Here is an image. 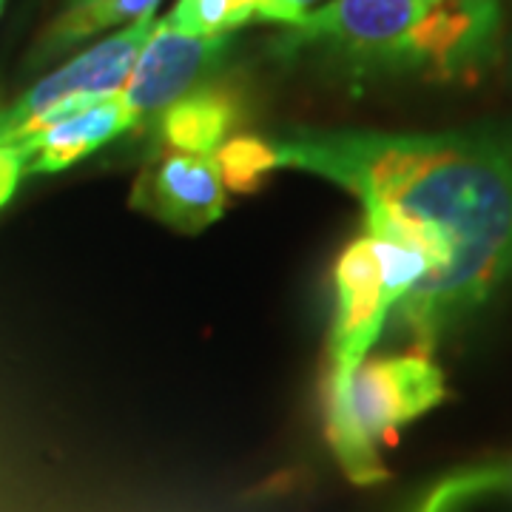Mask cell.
<instances>
[{
  "mask_svg": "<svg viewBox=\"0 0 512 512\" xmlns=\"http://www.w3.org/2000/svg\"><path fill=\"white\" fill-rule=\"evenodd\" d=\"M268 148L274 168L356 194L370 234L427 254L430 274L399 305L424 348L512 276V134L299 131Z\"/></svg>",
  "mask_w": 512,
  "mask_h": 512,
  "instance_id": "6da1fadb",
  "label": "cell"
},
{
  "mask_svg": "<svg viewBox=\"0 0 512 512\" xmlns=\"http://www.w3.org/2000/svg\"><path fill=\"white\" fill-rule=\"evenodd\" d=\"M498 32V0H330L291 26L279 46L458 77L493 60Z\"/></svg>",
  "mask_w": 512,
  "mask_h": 512,
  "instance_id": "7a4b0ae2",
  "label": "cell"
},
{
  "mask_svg": "<svg viewBox=\"0 0 512 512\" xmlns=\"http://www.w3.org/2000/svg\"><path fill=\"white\" fill-rule=\"evenodd\" d=\"M444 399V376L427 353L362 362L339 387H328V441L353 484L387 476L379 444Z\"/></svg>",
  "mask_w": 512,
  "mask_h": 512,
  "instance_id": "3957f363",
  "label": "cell"
},
{
  "mask_svg": "<svg viewBox=\"0 0 512 512\" xmlns=\"http://www.w3.org/2000/svg\"><path fill=\"white\" fill-rule=\"evenodd\" d=\"M154 26H157L154 15L128 23L120 32L72 57L66 66L37 80L12 106L0 109V146H15L20 137H26L57 109L92 103L123 92Z\"/></svg>",
  "mask_w": 512,
  "mask_h": 512,
  "instance_id": "277c9868",
  "label": "cell"
},
{
  "mask_svg": "<svg viewBox=\"0 0 512 512\" xmlns=\"http://www.w3.org/2000/svg\"><path fill=\"white\" fill-rule=\"evenodd\" d=\"M399 296L384 285L373 239L350 242L336 262V319L330 330V382L339 387L365 362Z\"/></svg>",
  "mask_w": 512,
  "mask_h": 512,
  "instance_id": "5b68a950",
  "label": "cell"
},
{
  "mask_svg": "<svg viewBox=\"0 0 512 512\" xmlns=\"http://www.w3.org/2000/svg\"><path fill=\"white\" fill-rule=\"evenodd\" d=\"M225 49L228 37L185 35L171 29L165 20H157L120 97L137 123L163 114L185 94H191L202 77L220 63Z\"/></svg>",
  "mask_w": 512,
  "mask_h": 512,
  "instance_id": "8992f818",
  "label": "cell"
},
{
  "mask_svg": "<svg viewBox=\"0 0 512 512\" xmlns=\"http://www.w3.org/2000/svg\"><path fill=\"white\" fill-rule=\"evenodd\" d=\"M134 126H137V117L123 103V97L111 94L103 100L57 109L9 148L18 151L26 177L55 174L89 157L92 151L106 146Z\"/></svg>",
  "mask_w": 512,
  "mask_h": 512,
  "instance_id": "52a82bcc",
  "label": "cell"
},
{
  "mask_svg": "<svg viewBox=\"0 0 512 512\" xmlns=\"http://www.w3.org/2000/svg\"><path fill=\"white\" fill-rule=\"evenodd\" d=\"M134 205L188 234L208 228L225 208V180L217 157L171 151L140 177Z\"/></svg>",
  "mask_w": 512,
  "mask_h": 512,
  "instance_id": "ba28073f",
  "label": "cell"
},
{
  "mask_svg": "<svg viewBox=\"0 0 512 512\" xmlns=\"http://www.w3.org/2000/svg\"><path fill=\"white\" fill-rule=\"evenodd\" d=\"M157 6L160 0H66L46 35L40 37L32 63H49L106 29L151 18Z\"/></svg>",
  "mask_w": 512,
  "mask_h": 512,
  "instance_id": "9c48e42d",
  "label": "cell"
},
{
  "mask_svg": "<svg viewBox=\"0 0 512 512\" xmlns=\"http://www.w3.org/2000/svg\"><path fill=\"white\" fill-rule=\"evenodd\" d=\"M234 103L222 92L185 94L160 117V137L180 154H214L234 123Z\"/></svg>",
  "mask_w": 512,
  "mask_h": 512,
  "instance_id": "30bf717a",
  "label": "cell"
},
{
  "mask_svg": "<svg viewBox=\"0 0 512 512\" xmlns=\"http://www.w3.org/2000/svg\"><path fill=\"white\" fill-rule=\"evenodd\" d=\"M265 0H177L165 23L177 32L197 37H228L251 23Z\"/></svg>",
  "mask_w": 512,
  "mask_h": 512,
  "instance_id": "8fae6325",
  "label": "cell"
},
{
  "mask_svg": "<svg viewBox=\"0 0 512 512\" xmlns=\"http://www.w3.org/2000/svg\"><path fill=\"white\" fill-rule=\"evenodd\" d=\"M217 163H220L222 180L231 188H237V191L254 188L262 180V174H268L274 168L271 165V148H268L265 140H256V137L231 140L220 151Z\"/></svg>",
  "mask_w": 512,
  "mask_h": 512,
  "instance_id": "7c38bea8",
  "label": "cell"
},
{
  "mask_svg": "<svg viewBox=\"0 0 512 512\" xmlns=\"http://www.w3.org/2000/svg\"><path fill=\"white\" fill-rule=\"evenodd\" d=\"M322 0H265L256 20H265V23H288L296 26L305 15H311L313 9H319Z\"/></svg>",
  "mask_w": 512,
  "mask_h": 512,
  "instance_id": "4fadbf2b",
  "label": "cell"
},
{
  "mask_svg": "<svg viewBox=\"0 0 512 512\" xmlns=\"http://www.w3.org/2000/svg\"><path fill=\"white\" fill-rule=\"evenodd\" d=\"M23 163H20L15 148L0 146V208L12 200V194L18 191L20 180H23Z\"/></svg>",
  "mask_w": 512,
  "mask_h": 512,
  "instance_id": "5bb4252c",
  "label": "cell"
},
{
  "mask_svg": "<svg viewBox=\"0 0 512 512\" xmlns=\"http://www.w3.org/2000/svg\"><path fill=\"white\" fill-rule=\"evenodd\" d=\"M3 3H6V0H0V12H3Z\"/></svg>",
  "mask_w": 512,
  "mask_h": 512,
  "instance_id": "9a60e30c",
  "label": "cell"
}]
</instances>
